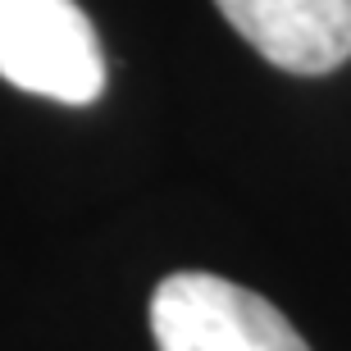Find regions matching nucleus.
<instances>
[{"label": "nucleus", "instance_id": "obj_1", "mask_svg": "<svg viewBox=\"0 0 351 351\" xmlns=\"http://www.w3.org/2000/svg\"><path fill=\"white\" fill-rule=\"evenodd\" d=\"M0 78L32 96L91 105L105 91L91 19L73 0H0Z\"/></svg>", "mask_w": 351, "mask_h": 351}, {"label": "nucleus", "instance_id": "obj_3", "mask_svg": "<svg viewBox=\"0 0 351 351\" xmlns=\"http://www.w3.org/2000/svg\"><path fill=\"white\" fill-rule=\"evenodd\" d=\"M233 32L274 69L333 73L351 60V0H215Z\"/></svg>", "mask_w": 351, "mask_h": 351}, {"label": "nucleus", "instance_id": "obj_2", "mask_svg": "<svg viewBox=\"0 0 351 351\" xmlns=\"http://www.w3.org/2000/svg\"><path fill=\"white\" fill-rule=\"evenodd\" d=\"M151 333L160 351H311L261 292L215 274H169L151 297Z\"/></svg>", "mask_w": 351, "mask_h": 351}]
</instances>
